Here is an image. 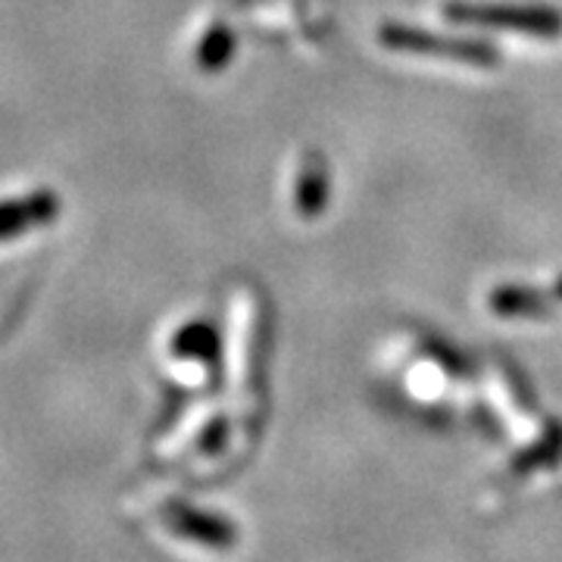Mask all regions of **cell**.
I'll return each mask as SVG.
<instances>
[{"label": "cell", "mask_w": 562, "mask_h": 562, "mask_svg": "<svg viewBox=\"0 0 562 562\" xmlns=\"http://www.w3.org/2000/svg\"><path fill=\"white\" fill-rule=\"evenodd\" d=\"M60 216V198L50 188H35L16 198H0V244L20 241Z\"/></svg>", "instance_id": "1"}]
</instances>
